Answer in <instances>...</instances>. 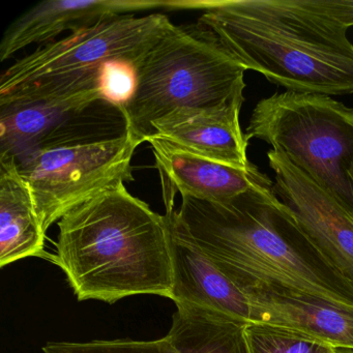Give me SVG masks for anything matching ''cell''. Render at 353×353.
Segmentation results:
<instances>
[{
    "mask_svg": "<svg viewBox=\"0 0 353 353\" xmlns=\"http://www.w3.org/2000/svg\"><path fill=\"white\" fill-rule=\"evenodd\" d=\"M171 230L191 241L243 292L315 297L353 311V286L326 268L274 188L222 202L183 197L166 212Z\"/></svg>",
    "mask_w": 353,
    "mask_h": 353,
    "instance_id": "6da1fadb",
    "label": "cell"
},
{
    "mask_svg": "<svg viewBox=\"0 0 353 353\" xmlns=\"http://www.w3.org/2000/svg\"><path fill=\"white\" fill-rule=\"evenodd\" d=\"M171 256L175 303L200 305L249 323L247 294L191 241L172 230Z\"/></svg>",
    "mask_w": 353,
    "mask_h": 353,
    "instance_id": "5bb4252c",
    "label": "cell"
},
{
    "mask_svg": "<svg viewBox=\"0 0 353 353\" xmlns=\"http://www.w3.org/2000/svg\"><path fill=\"white\" fill-rule=\"evenodd\" d=\"M166 340L179 353H247L243 326L229 316L192 303H175Z\"/></svg>",
    "mask_w": 353,
    "mask_h": 353,
    "instance_id": "2e32d148",
    "label": "cell"
},
{
    "mask_svg": "<svg viewBox=\"0 0 353 353\" xmlns=\"http://www.w3.org/2000/svg\"><path fill=\"white\" fill-rule=\"evenodd\" d=\"M245 70L287 92L353 94V44L315 0H179Z\"/></svg>",
    "mask_w": 353,
    "mask_h": 353,
    "instance_id": "7a4b0ae2",
    "label": "cell"
},
{
    "mask_svg": "<svg viewBox=\"0 0 353 353\" xmlns=\"http://www.w3.org/2000/svg\"><path fill=\"white\" fill-rule=\"evenodd\" d=\"M250 322L294 332L336 349L353 350V311L315 297L256 290L245 293Z\"/></svg>",
    "mask_w": 353,
    "mask_h": 353,
    "instance_id": "4fadbf2b",
    "label": "cell"
},
{
    "mask_svg": "<svg viewBox=\"0 0 353 353\" xmlns=\"http://www.w3.org/2000/svg\"><path fill=\"white\" fill-rule=\"evenodd\" d=\"M168 10V1L154 0H46L20 15L0 43V61L34 44L54 42L65 32L92 28L115 16L148 10Z\"/></svg>",
    "mask_w": 353,
    "mask_h": 353,
    "instance_id": "8fae6325",
    "label": "cell"
},
{
    "mask_svg": "<svg viewBox=\"0 0 353 353\" xmlns=\"http://www.w3.org/2000/svg\"><path fill=\"white\" fill-rule=\"evenodd\" d=\"M334 353H353V350H349V349H336Z\"/></svg>",
    "mask_w": 353,
    "mask_h": 353,
    "instance_id": "44dd1931",
    "label": "cell"
},
{
    "mask_svg": "<svg viewBox=\"0 0 353 353\" xmlns=\"http://www.w3.org/2000/svg\"><path fill=\"white\" fill-rule=\"evenodd\" d=\"M44 353H179L166 338L156 341L97 340L92 342H48Z\"/></svg>",
    "mask_w": 353,
    "mask_h": 353,
    "instance_id": "ac0fdd59",
    "label": "cell"
},
{
    "mask_svg": "<svg viewBox=\"0 0 353 353\" xmlns=\"http://www.w3.org/2000/svg\"><path fill=\"white\" fill-rule=\"evenodd\" d=\"M142 143L128 132L117 139L42 150L18 161L45 232L97 194L134 181L132 160Z\"/></svg>",
    "mask_w": 353,
    "mask_h": 353,
    "instance_id": "52a82bcc",
    "label": "cell"
},
{
    "mask_svg": "<svg viewBox=\"0 0 353 353\" xmlns=\"http://www.w3.org/2000/svg\"><path fill=\"white\" fill-rule=\"evenodd\" d=\"M57 254L78 301L114 303L134 295L172 299L171 230L166 214L125 183L97 194L59 222Z\"/></svg>",
    "mask_w": 353,
    "mask_h": 353,
    "instance_id": "3957f363",
    "label": "cell"
},
{
    "mask_svg": "<svg viewBox=\"0 0 353 353\" xmlns=\"http://www.w3.org/2000/svg\"><path fill=\"white\" fill-rule=\"evenodd\" d=\"M135 90L123 107L128 131L142 142L152 123L183 108L245 102L247 70L202 24L172 26L134 63Z\"/></svg>",
    "mask_w": 353,
    "mask_h": 353,
    "instance_id": "277c9868",
    "label": "cell"
},
{
    "mask_svg": "<svg viewBox=\"0 0 353 353\" xmlns=\"http://www.w3.org/2000/svg\"><path fill=\"white\" fill-rule=\"evenodd\" d=\"M247 353H334L336 349L266 324L243 326Z\"/></svg>",
    "mask_w": 353,
    "mask_h": 353,
    "instance_id": "e0dca14e",
    "label": "cell"
},
{
    "mask_svg": "<svg viewBox=\"0 0 353 353\" xmlns=\"http://www.w3.org/2000/svg\"><path fill=\"white\" fill-rule=\"evenodd\" d=\"M123 109L102 88L30 85L0 97V157L98 143L128 133Z\"/></svg>",
    "mask_w": 353,
    "mask_h": 353,
    "instance_id": "8992f818",
    "label": "cell"
},
{
    "mask_svg": "<svg viewBox=\"0 0 353 353\" xmlns=\"http://www.w3.org/2000/svg\"><path fill=\"white\" fill-rule=\"evenodd\" d=\"M315 3L323 13L346 30L353 26V0H315Z\"/></svg>",
    "mask_w": 353,
    "mask_h": 353,
    "instance_id": "ffe728a7",
    "label": "cell"
},
{
    "mask_svg": "<svg viewBox=\"0 0 353 353\" xmlns=\"http://www.w3.org/2000/svg\"><path fill=\"white\" fill-rule=\"evenodd\" d=\"M245 135L288 157L353 214V108L324 94H274L256 105Z\"/></svg>",
    "mask_w": 353,
    "mask_h": 353,
    "instance_id": "5b68a950",
    "label": "cell"
},
{
    "mask_svg": "<svg viewBox=\"0 0 353 353\" xmlns=\"http://www.w3.org/2000/svg\"><path fill=\"white\" fill-rule=\"evenodd\" d=\"M46 232L34 197L15 157H0V266L28 257L50 259L45 252Z\"/></svg>",
    "mask_w": 353,
    "mask_h": 353,
    "instance_id": "9a60e30c",
    "label": "cell"
},
{
    "mask_svg": "<svg viewBox=\"0 0 353 353\" xmlns=\"http://www.w3.org/2000/svg\"><path fill=\"white\" fill-rule=\"evenodd\" d=\"M102 90L108 100L123 108L135 90V75L131 65L119 63L103 65Z\"/></svg>",
    "mask_w": 353,
    "mask_h": 353,
    "instance_id": "d6986e66",
    "label": "cell"
},
{
    "mask_svg": "<svg viewBox=\"0 0 353 353\" xmlns=\"http://www.w3.org/2000/svg\"><path fill=\"white\" fill-rule=\"evenodd\" d=\"M166 15L115 16L72 32L18 59L0 77V96L52 77L76 75L106 63H134L172 26Z\"/></svg>",
    "mask_w": 353,
    "mask_h": 353,
    "instance_id": "ba28073f",
    "label": "cell"
},
{
    "mask_svg": "<svg viewBox=\"0 0 353 353\" xmlns=\"http://www.w3.org/2000/svg\"><path fill=\"white\" fill-rule=\"evenodd\" d=\"M243 104L177 109L152 123L154 135L203 158L248 168L252 165L247 156L250 139L239 123Z\"/></svg>",
    "mask_w": 353,
    "mask_h": 353,
    "instance_id": "7c38bea8",
    "label": "cell"
},
{
    "mask_svg": "<svg viewBox=\"0 0 353 353\" xmlns=\"http://www.w3.org/2000/svg\"><path fill=\"white\" fill-rule=\"evenodd\" d=\"M279 199L320 261L353 286V214L282 152H268Z\"/></svg>",
    "mask_w": 353,
    "mask_h": 353,
    "instance_id": "9c48e42d",
    "label": "cell"
},
{
    "mask_svg": "<svg viewBox=\"0 0 353 353\" xmlns=\"http://www.w3.org/2000/svg\"><path fill=\"white\" fill-rule=\"evenodd\" d=\"M348 174H349V176H350V179H351V181H352V185H353V161H352V164H351L350 168H349Z\"/></svg>",
    "mask_w": 353,
    "mask_h": 353,
    "instance_id": "7402d4cb",
    "label": "cell"
},
{
    "mask_svg": "<svg viewBox=\"0 0 353 353\" xmlns=\"http://www.w3.org/2000/svg\"><path fill=\"white\" fill-rule=\"evenodd\" d=\"M156 168L160 173L166 212L174 208V197L195 198L210 202L232 199L251 190L274 188V181L252 163L248 168L222 164L183 150L173 142L150 136Z\"/></svg>",
    "mask_w": 353,
    "mask_h": 353,
    "instance_id": "30bf717a",
    "label": "cell"
}]
</instances>
